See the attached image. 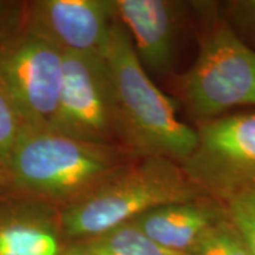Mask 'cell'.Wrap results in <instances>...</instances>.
<instances>
[{"label": "cell", "instance_id": "14", "mask_svg": "<svg viewBox=\"0 0 255 255\" xmlns=\"http://www.w3.org/2000/svg\"><path fill=\"white\" fill-rule=\"evenodd\" d=\"M26 128L7 96L0 88V169L4 168Z\"/></svg>", "mask_w": 255, "mask_h": 255}, {"label": "cell", "instance_id": "13", "mask_svg": "<svg viewBox=\"0 0 255 255\" xmlns=\"http://www.w3.org/2000/svg\"><path fill=\"white\" fill-rule=\"evenodd\" d=\"M183 255H253L246 240L227 218L203 233Z\"/></svg>", "mask_w": 255, "mask_h": 255}, {"label": "cell", "instance_id": "2", "mask_svg": "<svg viewBox=\"0 0 255 255\" xmlns=\"http://www.w3.org/2000/svg\"><path fill=\"white\" fill-rule=\"evenodd\" d=\"M119 107L122 146L137 158L182 163L196 144V130L180 120L176 103L142 68L117 15L105 52Z\"/></svg>", "mask_w": 255, "mask_h": 255}, {"label": "cell", "instance_id": "15", "mask_svg": "<svg viewBox=\"0 0 255 255\" xmlns=\"http://www.w3.org/2000/svg\"><path fill=\"white\" fill-rule=\"evenodd\" d=\"M228 219L246 240L255 255V191L233 197L226 202Z\"/></svg>", "mask_w": 255, "mask_h": 255}, {"label": "cell", "instance_id": "6", "mask_svg": "<svg viewBox=\"0 0 255 255\" xmlns=\"http://www.w3.org/2000/svg\"><path fill=\"white\" fill-rule=\"evenodd\" d=\"M47 129L123 148L116 92L105 56L65 53L62 91Z\"/></svg>", "mask_w": 255, "mask_h": 255}, {"label": "cell", "instance_id": "16", "mask_svg": "<svg viewBox=\"0 0 255 255\" xmlns=\"http://www.w3.org/2000/svg\"><path fill=\"white\" fill-rule=\"evenodd\" d=\"M25 0H0V47L23 30Z\"/></svg>", "mask_w": 255, "mask_h": 255}, {"label": "cell", "instance_id": "19", "mask_svg": "<svg viewBox=\"0 0 255 255\" xmlns=\"http://www.w3.org/2000/svg\"><path fill=\"white\" fill-rule=\"evenodd\" d=\"M63 255H89V254L83 253V252L78 251V250H75V248L69 246L68 250H66V252Z\"/></svg>", "mask_w": 255, "mask_h": 255}, {"label": "cell", "instance_id": "12", "mask_svg": "<svg viewBox=\"0 0 255 255\" xmlns=\"http://www.w3.org/2000/svg\"><path fill=\"white\" fill-rule=\"evenodd\" d=\"M69 246L89 255H182L159 246L132 222Z\"/></svg>", "mask_w": 255, "mask_h": 255}, {"label": "cell", "instance_id": "18", "mask_svg": "<svg viewBox=\"0 0 255 255\" xmlns=\"http://www.w3.org/2000/svg\"><path fill=\"white\" fill-rule=\"evenodd\" d=\"M9 189H11V187H9L7 178H6L4 169H0V194L4 193V191H7Z\"/></svg>", "mask_w": 255, "mask_h": 255}, {"label": "cell", "instance_id": "4", "mask_svg": "<svg viewBox=\"0 0 255 255\" xmlns=\"http://www.w3.org/2000/svg\"><path fill=\"white\" fill-rule=\"evenodd\" d=\"M182 94L190 113L206 121L234 107H255V50L227 24H215L201 39Z\"/></svg>", "mask_w": 255, "mask_h": 255}, {"label": "cell", "instance_id": "9", "mask_svg": "<svg viewBox=\"0 0 255 255\" xmlns=\"http://www.w3.org/2000/svg\"><path fill=\"white\" fill-rule=\"evenodd\" d=\"M60 208L14 189L0 194V255H63Z\"/></svg>", "mask_w": 255, "mask_h": 255}, {"label": "cell", "instance_id": "7", "mask_svg": "<svg viewBox=\"0 0 255 255\" xmlns=\"http://www.w3.org/2000/svg\"><path fill=\"white\" fill-rule=\"evenodd\" d=\"M65 53L26 30L0 47V88L28 129H45L58 105Z\"/></svg>", "mask_w": 255, "mask_h": 255}, {"label": "cell", "instance_id": "11", "mask_svg": "<svg viewBox=\"0 0 255 255\" xmlns=\"http://www.w3.org/2000/svg\"><path fill=\"white\" fill-rule=\"evenodd\" d=\"M225 218V208L196 199L156 207L130 222L159 246L183 255L207 229Z\"/></svg>", "mask_w": 255, "mask_h": 255}, {"label": "cell", "instance_id": "10", "mask_svg": "<svg viewBox=\"0 0 255 255\" xmlns=\"http://www.w3.org/2000/svg\"><path fill=\"white\" fill-rule=\"evenodd\" d=\"M136 56L149 76L168 75L175 59L178 6L168 0H115Z\"/></svg>", "mask_w": 255, "mask_h": 255}, {"label": "cell", "instance_id": "1", "mask_svg": "<svg viewBox=\"0 0 255 255\" xmlns=\"http://www.w3.org/2000/svg\"><path fill=\"white\" fill-rule=\"evenodd\" d=\"M135 158L120 146L81 141L47 128H26L2 169L11 189L63 208Z\"/></svg>", "mask_w": 255, "mask_h": 255}, {"label": "cell", "instance_id": "3", "mask_svg": "<svg viewBox=\"0 0 255 255\" xmlns=\"http://www.w3.org/2000/svg\"><path fill=\"white\" fill-rule=\"evenodd\" d=\"M199 193L176 162L135 158L87 195L60 208L64 234L70 245L103 234L156 207L199 199Z\"/></svg>", "mask_w": 255, "mask_h": 255}, {"label": "cell", "instance_id": "5", "mask_svg": "<svg viewBox=\"0 0 255 255\" xmlns=\"http://www.w3.org/2000/svg\"><path fill=\"white\" fill-rule=\"evenodd\" d=\"M200 191L227 202L255 191V113L207 120L196 144L180 163Z\"/></svg>", "mask_w": 255, "mask_h": 255}, {"label": "cell", "instance_id": "8", "mask_svg": "<svg viewBox=\"0 0 255 255\" xmlns=\"http://www.w3.org/2000/svg\"><path fill=\"white\" fill-rule=\"evenodd\" d=\"M116 19L115 0H27L23 28L64 53L105 56Z\"/></svg>", "mask_w": 255, "mask_h": 255}, {"label": "cell", "instance_id": "17", "mask_svg": "<svg viewBox=\"0 0 255 255\" xmlns=\"http://www.w3.org/2000/svg\"><path fill=\"white\" fill-rule=\"evenodd\" d=\"M232 8L239 23L255 34V0L235 1Z\"/></svg>", "mask_w": 255, "mask_h": 255}]
</instances>
